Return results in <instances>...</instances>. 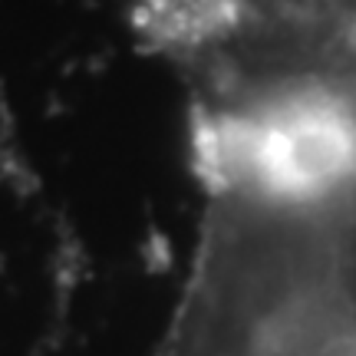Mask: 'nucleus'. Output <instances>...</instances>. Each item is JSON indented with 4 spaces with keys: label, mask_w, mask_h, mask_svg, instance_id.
<instances>
[{
    "label": "nucleus",
    "mask_w": 356,
    "mask_h": 356,
    "mask_svg": "<svg viewBox=\"0 0 356 356\" xmlns=\"http://www.w3.org/2000/svg\"><path fill=\"white\" fill-rule=\"evenodd\" d=\"M202 225L149 356H356V159L195 142Z\"/></svg>",
    "instance_id": "1"
}]
</instances>
